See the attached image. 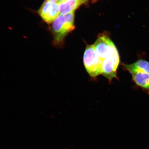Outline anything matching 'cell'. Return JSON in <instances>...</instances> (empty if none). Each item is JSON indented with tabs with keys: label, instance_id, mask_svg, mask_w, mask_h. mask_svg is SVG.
Masks as SVG:
<instances>
[{
	"label": "cell",
	"instance_id": "cell-9",
	"mask_svg": "<svg viewBox=\"0 0 149 149\" xmlns=\"http://www.w3.org/2000/svg\"><path fill=\"white\" fill-rule=\"evenodd\" d=\"M67 1V0H58V3L64 2H65Z\"/></svg>",
	"mask_w": 149,
	"mask_h": 149
},
{
	"label": "cell",
	"instance_id": "cell-8",
	"mask_svg": "<svg viewBox=\"0 0 149 149\" xmlns=\"http://www.w3.org/2000/svg\"><path fill=\"white\" fill-rule=\"evenodd\" d=\"M131 74L133 81L136 84L149 95V74L135 73Z\"/></svg>",
	"mask_w": 149,
	"mask_h": 149
},
{
	"label": "cell",
	"instance_id": "cell-4",
	"mask_svg": "<svg viewBox=\"0 0 149 149\" xmlns=\"http://www.w3.org/2000/svg\"><path fill=\"white\" fill-rule=\"evenodd\" d=\"M38 12L42 19L48 24L53 23L60 14L58 3L47 1L42 3Z\"/></svg>",
	"mask_w": 149,
	"mask_h": 149
},
{
	"label": "cell",
	"instance_id": "cell-1",
	"mask_svg": "<svg viewBox=\"0 0 149 149\" xmlns=\"http://www.w3.org/2000/svg\"><path fill=\"white\" fill-rule=\"evenodd\" d=\"M74 29V13L59 15L52 25L54 44L57 46L62 45L65 37Z\"/></svg>",
	"mask_w": 149,
	"mask_h": 149
},
{
	"label": "cell",
	"instance_id": "cell-2",
	"mask_svg": "<svg viewBox=\"0 0 149 149\" xmlns=\"http://www.w3.org/2000/svg\"><path fill=\"white\" fill-rule=\"evenodd\" d=\"M102 61L97 53L94 45L87 46L84 54L83 63L91 77L95 78L102 74Z\"/></svg>",
	"mask_w": 149,
	"mask_h": 149
},
{
	"label": "cell",
	"instance_id": "cell-3",
	"mask_svg": "<svg viewBox=\"0 0 149 149\" xmlns=\"http://www.w3.org/2000/svg\"><path fill=\"white\" fill-rule=\"evenodd\" d=\"M120 62V56L116 48L109 56L102 61V75L110 81L117 78V70Z\"/></svg>",
	"mask_w": 149,
	"mask_h": 149
},
{
	"label": "cell",
	"instance_id": "cell-5",
	"mask_svg": "<svg viewBox=\"0 0 149 149\" xmlns=\"http://www.w3.org/2000/svg\"><path fill=\"white\" fill-rule=\"evenodd\" d=\"M94 45L97 53L102 61L110 56L116 48L109 37L105 35L99 37Z\"/></svg>",
	"mask_w": 149,
	"mask_h": 149
},
{
	"label": "cell",
	"instance_id": "cell-10",
	"mask_svg": "<svg viewBox=\"0 0 149 149\" xmlns=\"http://www.w3.org/2000/svg\"><path fill=\"white\" fill-rule=\"evenodd\" d=\"M46 1H51L52 2H53L58 3V0H46Z\"/></svg>",
	"mask_w": 149,
	"mask_h": 149
},
{
	"label": "cell",
	"instance_id": "cell-7",
	"mask_svg": "<svg viewBox=\"0 0 149 149\" xmlns=\"http://www.w3.org/2000/svg\"><path fill=\"white\" fill-rule=\"evenodd\" d=\"M123 66L130 73H146L149 74V62L140 59L132 64H123Z\"/></svg>",
	"mask_w": 149,
	"mask_h": 149
},
{
	"label": "cell",
	"instance_id": "cell-6",
	"mask_svg": "<svg viewBox=\"0 0 149 149\" xmlns=\"http://www.w3.org/2000/svg\"><path fill=\"white\" fill-rule=\"evenodd\" d=\"M87 0H67L58 3L60 14L66 15L74 13L76 9L85 3Z\"/></svg>",
	"mask_w": 149,
	"mask_h": 149
}]
</instances>
